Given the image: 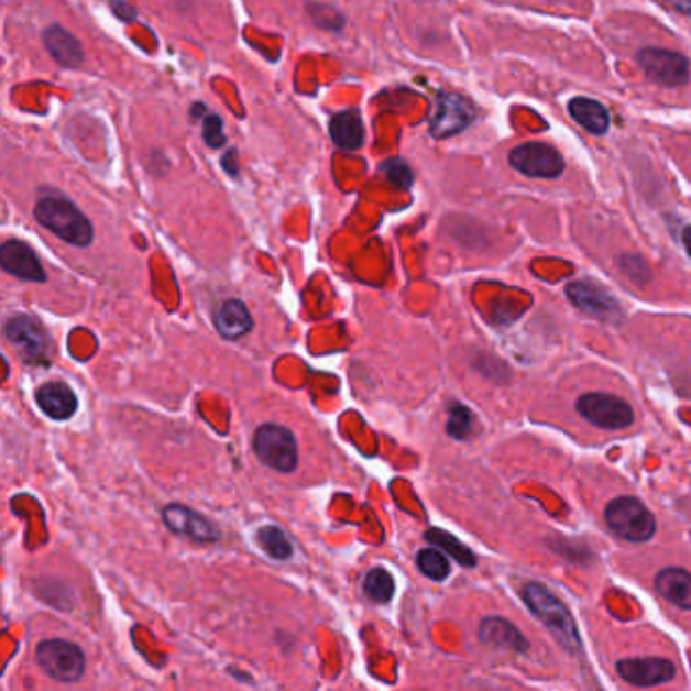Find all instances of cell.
Returning a JSON list of instances; mask_svg holds the SVG:
<instances>
[{
  "instance_id": "8fae6325",
  "label": "cell",
  "mask_w": 691,
  "mask_h": 691,
  "mask_svg": "<svg viewBox=\"0 0 691 691\" xmlns=\"http://www.w3.org/2000/svg\"><path fill=\"white\" fill-rule=\"evenodd\" d=\"M616 673L635 688H655L676 678L678 669L663 657H630L616 663Z\"/></svg>"
},
{
  "instance_id": "52a82bcc",
  "label": "cell",
  "mask_w": 691,
  "mask_h": 691,
  "mask_svg": "<svg viewBox=\"0 0 691 691\" xmlns=\"http://www.w3.org/2000/svg\"><path fill=\"white\" fill-rule=\"evenodd\" d=\"M643 74L661 88H681L690 81V59L679 52L661 47H643L637 53Z\"/></svg>"
},
{
  "instance_id": "4dcf8cb0",
  "label": "cell",
  "mask_w": 691,
  "mask_h": 691,
  "mask_svg": "<svg viewBox=\"0 0 691 691\" xmlns=\"http://www.w3.org/2000/svg\"><path fill=\"white\" fill-rule=\"evenodd\" d=\"M110 4H112V11H114L116 17L120 19V21H124V23H130V21H136L139 19V11L127 2V0H110Z\"/></svg>"
},
{
  "instance_id": "2e32d148",
  "label": "cell",
  "mask_w": 691,
  "mask_h": 691,
  "mask_svg": "<svg viewBox=\"0 0 691 691\" xmlns=\"http://www.w3.org/2000/svg\"><path fill=\"white\" fill-rule=\"evenodd\" d=\"M479 639L489 647L507 649L513 654H525L529 649V640L525 639L524 633L501 616H486L479 627Z\"/></svg>"
},
{
  "instance_id": "ffe728a7",
  "label": "cell",
  "mask_w": 691,
  "mask_h": 691,
  "mask_svg": "<svg viewBox=\"0 0 691 691\" xmlns=\"http://www.w3.org/2000/svg\"><path fill=\"white\" fill-rule=\"evenodd\" d=\"M329 132H331L334 146L347 153L359 151L365 141L363 120L358 110H346V112L334 114L329 124Z\"/></svg>"
},
{
  "instance_id": "484cf974",
  "label": "cell",
  "mask_w": 691,
  "mask_h": 691,
  "mask_svg": "<svg viewBox=\"0 0 691 691\" xmlns=\"http://www.w3.org/2000/svg\"><path fill=\"white\" fill-rule=\"evenodd\" d=\"M473 412L469 410L467 406H462V404H450L447 432H449L452 438H457V440H464V438H469V436L473 435Z\"/></svg>"
},
{
  "instance_id": "3957f363",
  "label": "cell",
  "mask_w": 691,
  "mask_h": 691,
  "mask_svg": "<svg viewBox=\"0 0 691 691\" xmlns=\"http://www.w3.org/2000/svg\"><path fill=\"white\" fill-rule=\"evenodd\" d=\"M604 522L616 538L627 539L633 544H645L657 531L654 513L637 497H615L608 501L604 507Z\"/></svg>"
},
{
  "instance_id": "30bf717a",
  "label": "cell",
  "mask_w": 691,
  "mask_h": 691,
  "mask_svg": "<svg viewBox=\"0 0 691 691\" xmlns=\"http://www.w3.org/2000/svg\"><path fill=\"white\" fill-rule=\"evenodd\" d=\"M566 296L570 298V303L574 307L580 308L589 317L604 320V322H618L623 319V310H621L618 300L596 282H570L566 286Z\"/></svg>"
},
{
  "instance_id": "f1b7e54d",
  "label": "cell",
  "mask_w": 691,
  "mask_h": 691,
  "mask_svg": "<svg viewBox=\"0 0 691 691\" xmlns=\"http://www.w3.org/2000/svg\"><path fill=\"white\" fill-rule=\"evenodd\" d=\"M204 141H206L207 146L209 149H221V146H226V134H223V120H221V116L206 114V120H204Z\"/></svg>"
},
{
  "instance_id": "1f68e13d",
  "label": "cell",
  "mask_w": 691,
  "mask_h": 691,
  "mask_svg": "<svg viewBox=\"0 0 691 691\" xmlns=\"http://www.w3.org/2000/svg\"><path fill=\"white\" fill-rule=\"evenodd\" d=\"M223 168L231 177H238V151L230 149L228 154L223 156Z\"/></svg>"
},
{
  "instance_id": "cb8c5ba5",
  "label": "cell",
  "mask_w": 691,
  "mask_h": 691,
  "mask_svg": "<svg viewBox=\"0 0 691 691\" xmlns=\"http://www.w3.org/2000/svg\"><path fill=\"white\" fill-rule=\"evenodd\" d=\"M363 592L370 601L377 602V604H385V602L394 599V592H396V582L394 577L385 570V568H372L368 572V577L363 580Z\"/></svg>"
},
{
  "instance_id": "e575fe53",
  "label": "cell",
  "mask_w": 691,
  "mask_h": 691,
  "mask_svg": "<svg viewBox=\"0 0 691 691\" xmlns=\"http://www.w3.org/2000/svg\"><path fill=\"white\" fill-rule=\"evenodd\" d=\"M201 112H206V103H195L191 110L193 118H199Z\"/></svg>"
},
{
  "instance_id": "83f0119b",
  "label": "cell",
  "mask_w": 691,
  "mask_h": 691,
  "mask_svg": "<svg viewBox=\"0 0 691 691\" xmlns=\"http://www.w3.org/2000/svg\"><path fill=\"white\" fill-rule=\"evenodd\" d=\"M382 173H384L385 179L390 180L397 189H410L412 183H414L410 165L402 158L385 161L382 165Z\"/></svg>"
},
{
  "instance_id": "d4e9b609",
  "label": "cell",
  "mask_w": 691,
  "mask_h": 691,
  "mask_svg": "<svg viewBox=\"0 0 691 691\" xmlns=\"http://www.w3.org/2000/svg\"><path fill=\"white\" fill-rule=\"evenodd\" d=\"M416 566L423 572L424 577L442 582L450 577L449 558L440 551V548H424L416 553Z\"/></svg>"
},
{
  "instance_id": "7c38bea8",
  "label": "cell",
  "mask_w": 691,
  "mask_h": 691,
  "mask_svg": "<svg viewBox=\"0 0 691 691\" xmlns=\"http://www.w3.org/2000/svg\"><path fill=\"white\" fill-rule=\"evenodd\" d=\"M163 522L173 534L197 544H213L221 538L218 525L211 524L201 513L193 512L179 503H173L163 509Z\"/></svg>"
},
{
  "instance_id": "4fadbf2b",
  "label": "cell",
  "mask_w": 691,
  "mask_h": 691,
  "mask_svg": "<svg viewBox=\"0 0 691 691\" xmlns=\"http://www.w3.org/2000/svg\"><path fill=\"white\" fill-rule=\"evenodd\" d=\"M474 120L473 103L457 94H440L430 132L436 139H449L467 129Z\"/></svg>"
},
{
  "instance_id": "603a6c76",
  "label": "cell",
  "mask_w": 691,
  "mask_h": 691,
  "mask_svg": "<svg viewBox=\"0 0 691 691\" xmlns=\"http://www.w3.org/2000/svg\"><path fill=\"white\" fill-rule=\"evenodd\" d=\"M257 544H260L262 550L268 553L272 560H278V562L290 560L293 553H295L293 541L286 536V531L281 529V527H276V525L262 527V529L257 531Z\"/></svg>"
},
{
  "instance_id": "d6986e66",
  "label": "cell",
  "mask_w": 691,
  "mask_h": 691,
  "mask_svg": "<svg viewBox=\"0 0 691 691\" xmlns=\"http://www.w3.org/2000/svg\"><path fill=\"white\" fill-rule=\"evenodd\" d=\"M655 590L663 601L691 611V572L683 568H666L655 578Z\"/></svg>"
},
{
  "instance_id": "4316f807",
  "label": "cell",
  "mask_w": 691,
  "mask_h": 691,
  "mask_svg": "<svg viewBox=\"0 0 691 691\" xmlns=\"http://www.w3.org/2000/svg\"><path fill=\"white\" fill-rule=\"evenodd\" d=\"M307 11L308 14H310V19L315 21V25L320 26V29L339 33V31L343 29V25H346L343 14L339 13L334 7H329V4L308 2Z\"/></svg>"
},
{
  "instance_id": "7a4b0ae2",
  "label": "cell",
  "mask_w": 691,
  "mask_h": 691,
  "mask_svg": "<svg viewBox=\"0 0 691 691\" xmlns=\"http://www.w3.org/2000/svg\"><path fill=\"white\" fill-rule=\"evenodd\" d=\"M522 596L529 613L550 630L551 637L558 640L568 654L574 655L580 651L582 643L578 635L577 623L570 615L568 606L550 589H546L539 582H529L525 584Z\"/></svg>"
},
{
  "instance_id": "ac0fdd59",
  "label": "cell",
  "mask_w": 691,
  "mask_h": 691,
  "mask_svg": "<svg viewBox=\"0 0 691 691\" xmlns=\"http://www.w3.org/2000/svg\"><path fill=\"white\" fill-rule=\"evenodd\" d=\"M216 329L228 341H238L254 329V319L248 307L238 298L223 300L216 310Z\"/></svg>"
},
{
  "instance_id": "5bb4252c",
  "label": "cell",
  "mask_w": 691,
  "mask_h": 691,
  "mask_svg": "<svg viewBox=\"0 0 691 691\" xmlns=\"http://www.w3.org/2000/svg\"><path fill=\"white\" fill-rule=\"evenodd\" d=\"M0 266L7 274H11L19 281L39 282V284L47 281V272L39 262L37 254L25 242H19V240L2 243Z\"/></svg>"
},
{
  "instance_id": "5b68a950",
  "label": "cell",
  "mask_w": 691,
  "mask_h": 691,
  "mask_svg": "<svg viewBox=\"0 0 691 691\" xmlns=\"http://www.w3.org/2000/svg\"><path fill=\"white\" fill-rule=\"evenodd\" d=\"M257 461L278 473H293L298 464L296 436L281 424H262L254 435Z\"/></svg>"
},
{
  "instance_id": "277c9868",
  "label": "cell",
  "mask_w": 691,
  "mask_h": 691,
  "mask_svg": "<svg viewBox=\"0 0 691 691\" xmlns=\"http://www.w3.org/2000/svg\"><path fill=\"white\" fill-rule=\"evenodd\" d=\"M35 659L47 678L62 683H76L86 673V655L69 640H41L35 649Z\"/></svg>"
},
{
  "instance_id": "9c48e42d",
  "label": "cell",
  "mask_w": 691,
  "mask_h": 691,
  "mask_svg": "<svg viewBox=\"0 0 691 691\" xmlns=\"http://www.w3.org/2000/svg\"><path fill=\"white\" fill-rule=\"evenodd\" d=\"M4 337L29 363H47L50 337L37 319L17 315L4 325Z\"/></svg>"
},
{
  "instance_id": "8992f818",
  "label": "cell",
  "mask_w": 691,
  "mask_h": 691,
  "mask_svg": "<svg viewBox=\"0 0 691 691\" xmlns=\"http://www.w3.org/2000/svg\"><path fill=\"white\" fill-rule=\"evenodd\" d=\"M577 412L586 423L601 430H625L635 423V412L627 399L615 394L592 392L577 399Z\"/></svg>"
},
{
  "instance_id": "e0dca14e",
  "label": "cell",
  "mask_w": 691,
  "mask_h": 691,
  "mask_svg": "<svg viewBox=\"0 0 691 691\" xmlns=\"http://www.w3.org/2000/svg\"><path fill=\"white\" fill-rule=\"evenodd\" d=\"M37 406L52 420H69L77 412L76 392L64 382L43 384L35 392Z\"/></svg>"
},
{
  "instance_id": "7402d4cb",
  "label": "cell",
  "mask_w": 691,
  "mask_h": 691,
  "mask_svg": "<svg viewBox=\"0 0 691 691\" xmlns=\"http://www.w3.org/2000/svg\"><path fill=\"white\" fill-rule=\"evenodd\" d=\"M424 539H426L428 544L436 546V548L447 551L450 558H454V562L461 563L464 568H474L476 556H474L473 551L469 550V548H467L462 541L454 538V536L447 534L445 529L432 527V529H428V531L424 534Z\"/></svg>"
},
{
  "instance_id": "d6a6232c",
  "label": "cell",
  "mask_w": 691,
  "mask_h": 691,
  "mask_svg": "<svg viewBox=\"0 0 691 691\" xmlns=\"http://www.w3.org/2000/svg\"><path fill=\"white\" fill-rule=\"evenodd\" d=\"M661 2H666V4H669L671 9H676L679 13L691 17V0H661Z\"/></svg>"
},
{
  "instance_id": "6da1fadb",
  "label": "cell",
  "mask_w": 691,
  "mask_h": 691,
  "mask_svg": "<svg viewBox=\"0 0 691 691\" xmlns=\"http://www.w3.org/2000/svg\"><path fill=\"white\" fill-rule=\"evenodd\" d=\"M39 226L52 231L74 248H88L94 242V226L81 209L62 193H47L33 209Z\"/></svg>"
},
{
  "instance_id": "9a60e30c",
  "label": "cell",
  "mask_w": 691,
  "mask_h": 691,
  "mask_svg": "<svg viewBox=\"0 0 691 691\" xmlns=\"http://www.w3.org/2000/svg\"><path fill=\"white\" fill-rule=\"evenodd\" d=\"M41 39L55 64L67 69H76L84 64V47L77 41L76 35L69 33L65 26L50 25L43 31Z\"/></svg>"
},
{
  "instance_id": "ba28073f",
  "label": "cell",
  "mask_w": 691,
  "mask_h": 691,
  "mask_svg": "<svg viewBox=\"0 0 691 691\" xmlns=\"http://www.w3.org/2000/svg\"><path fill=\"white\" fill-rule=\"evenodd\" d=\"M509 165L531 179H558L563 173V156L550 144L527 142L513 149Z\"/></svg>"
},
{
  "instance_id": "f546056e",
  "label": "cell",
  "mask_w": 691,
  "mask_h": 691,
  "mask_svg": "<svg viewBox=\"0 0 691 691\" xmlns=\"http://www.w3.org/2000/svg\"><path fill=\"white\" fill-rule=\"evenodd\" d=\"M621 268L627 274L628 278L637 284H645L651 278V270L640 260L639 256L621 257Z\"/></svg>"
},
{
  "instance_id": "836d02e7",
  "label": "cell",
  "mask_w": 691,
  "mask_h": 691,
  "mask_svg": "<svg viewBox=\"0 0 691 691\" xmlns=\"http://www.w3.org/2000/svg\"><path fill=\"white\" fill-rule=\"evenodd\" d=\"M681 243H683V248H685L688 256L691 257V226L683 228V231H681Z\"/></svg>"
},
{
  "instance_id": "44dd1931",
  "label": "cell",
  "mask_w": 691,
  "mask_h": 691,
  "mask_svg": "<svg viewBox=\"0 0 691 691\" xmlns=\"http://www.w3.org/2000/svg\"><path fill=\"white\" fill-rule=\"evenodd\" d=\"M570 116L577 120L582 129L602 136L608 127H611V116L608 110L602 106L599 100H590V98H574L568 103Z\"/></svg>"
}]
</instances>
